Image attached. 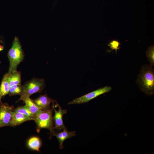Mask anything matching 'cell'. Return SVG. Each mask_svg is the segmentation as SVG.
<instances>
[{"label": "cell", "mask_w": 154, "mask_h": 154, "mask_svg": "<svg viewBox=\"0 0 154 154\" xmlns=\"http://www.w3.org/2000/svg\"><path fill=\"white\" fill-rule=\"evenodd\" d=\"M9 74L6 73L3 76L0 86V104L2 97L8 94L10 86L8 81Z\"/></svg>", "instance_id": "7c38bea8"}, {"label": "cell", "mask_w": 154, "mask_h": 154, "mask_svg": "<svg viewBox=\"0 0 154 154\" xmlns=\"http://www.w3.org/2000/svg\"><path fill=\"white\" fill-rule=\"evenodd\" d=\"M27 145L31 149L39 151L41 145V142L38 137H33L29 139L27 142Z\"/></svg>", "instance_id": "5bb4252c"}, {"label": "cell", "mask_w": 154, "mask_h": 154, "mask_svg": "<svg viewBox=\"0 0 154 154\" xmlns=\"http://www.w3.org/2000/svg\"><path fill=\"white\" fill-rule=\"evenodd\" d=\"M23 92V85L21 84L14 85L10 88L8 95L9 96L21 95Z\"/></svg>", "instance_id": "9a60e30c"}, {"label": "cell", "mask_w": 154, "mask_h": 154, "mask_svg": "<svg viewBox=\"0 0 154 154\" xmlns=\"http://www.w3.org/2000/svg\"><path fill=\"white\" fill-rule=\"evenodd\" d=\"M45 86L44 79L33 78L23 85V92L20 97H30L34 94L41 92Z\"/></svg>", "instance_id": "277c9868"}, {"label": "cell", "mask_w": 154, "mask_h": 154, "mask_svg": "<svg viewBox=\"0 0 154 154\" xmlns=\"http://www.w3.org/2000/svg\"><path fill=\"white\" fill-rule=\"evenodd\" d=\"M56 136L59 142V147L60 149L64 148L63 143L67 139L71 138L76 135V131H75L68 132L67 130H64L60 133L55 132L52 134Z\"/></svg>", "instance_id": "30bf717a"}, {"label": "cell", "mask_w": 154, "mask_h": 154, "mask_svg": "<svg viewBox=\"0 0 154 154\" xmlns=\"http://www.w3.org/2000/svg\"><path fill=\"white\" fill-rule=\"evenodd\" d=\"M149 64H144L141 67L136 83L140 90L148 96L154 93V70Z\"/></svg>", "instance_id": "6da1fadb"}, {"label": "cell", "mask_w": 154, "mask_h": 154, "mask_svg": "<svg viewBox=\"0 0 154 154\" xmlns=\"http://www.w3.org/2000/svg\"><path fill=\"white\" fill-rule=\"evenodd\" d=\"M112 89V88L110 86H105L75 99L69 102L68 104H79L87 102L100 95L110 92Z\"/></svg>", "instance_id": "5b68a950"}, {"label": "cell", "mask_w": 154, "mask_h": 154, "mask_svg": "<svg viewBox=\"0 0 154 154\" xmlns=\"http://www.w3.org/2000/svg\"><path fill=\"white\" fill-rule=\"evenodd\" d=\"M34 119L22 114L13 111L9 126H15L30 120H34Z\"/></svg>", "instance_id": "9c48e42d"}, {"label": "cell", "mask_w": 154, "mask_h": 154, "mask_svg": "<svg viewBox=\"0 0 154 154\" xmlns=\"http://www.w3.org/2000/svg\"><path fill=\"white\" fill-rule=\"evenodd\" d=\"M119 43L118 41L114 40L109 43V46L112 49L115 50L116 52H117V50L119 49Z\"/></svg>", "instance_id": "ac0fdd59"}, {"label": "cell", "mask_w": 154, "mask_h": 154, "mask_svg": "<svg viewBox=\"0 0 154 154\" xmlns=\"http://www.w3.org/2000/svg\"><path fill=\"white\" fill-rule=\"evenodd\" d=\"M20 100L24 102L25 105L35 116L42 110L38 107L30 97H20L17 102Z\"/></svg>", "instance_id": "8fae6325"}, {"label": "cell", "mask_w": 154, "mask_h": 154, "mask_svg": "<svg viewBox=\"0 0 154 154\" xmlns=\"http://www.w3.org/2000/svg\"><path fill=\"white\" fill-rule=\"evenodd\" d=\"M9 74L8 81L10 87L15 85L21 84V74L17 71Z\"/></svg>", "instance_id": "4fadbf2b"}, {"label": "cell", "mask_w": 154, "mask_h": 154, "mask_svg": "<svg viewBox=\"0 0 154 154\" xmlns=\"http://www.w3.org/2000/svg\"><path fill=\"white\" fill-rule=\"evenodd\" d=\"M7 56L9 62L8 73L11 74L17 71L18 66L24 57L21 45L17 37H15L12 46L8 52Z\"/></svg>", "instance_id": "7a4b0ae2"}, {"label": "cell", "mask_w": 154, "mask_h": 154, "mask_svg": "<svg viewBox=\"0 0 154 154\" xmlns=\"http://www.w3.org/2000/svg\"><path fill=\"white\" fill-rule=\"evenodd\" d=\"M33 100L38 107L41 110L50 108V104L54 103L55 101L48 97L46 94L40 95Z\"/></svg>", "instance_id": "ba28073f"}, {"label": "cell", "mask_w": 154, "mask_h": 154, "mask_svg": "<svg viewBox=\"0 0 154 154\" xmlns=\"http://www.w3.org/2000/svg\"><path fill=\"white\" fill-rule=\"evenodd\" d=\"M146 56L149 62V64L154 66V46L152 44L150 46L146 51Z\"/></svg>", "instance_id": "2e32d148"}, {"label": "cell", "mask_w": 154, "mask_h": 154, "mask_svg": "<svg viewBox=\"0 0 154 154\" xmlns=\"http://www.w3.org/2000/svg\"><path fill=\"white\" fill-rule=\"evenodd\" d=\"M14 111L22 114L35 119V116L25 105L24 106L19 107L16 108Z\"/></svg>", "instance_id": "e0dca14e"}, {"label": "cell", "mask_w": 154, "mask_h": 154, "mask_svg": "<svg viewBox=\"0 0 154 154\" xmlns=\"http://www.w3.org/2000/svg\"><path fill=\"white\" fill-rule=\"evenodd\" d=\"M4 48L3 42L0 40V51L2 50Z\"/></svg>", "instance_id": "d6986e66"}, {"label": "cell", "mask_w": 154, "mask_h": 154, "mask_svg": "<svg viewBox=\"0 0 154 154\" xmlns=\"http://www.w3.org/2000/svg\"><path fill=\"white\" fill-rule=\"evenodd\" d=\"M57 104L58 108V110L55 108L53 104L52 106L54 111V114L53 118L54 125V128L59 130H67V129L64 125L62 118L63 115L67 113V110L62 109L58 104Z\"/></svg>", "instance_id": "52a82bcc"}, {"label": "cell", "mask_w": 154, "mask_h": 154, "mask_svg": "<svg viewBox=\"0 0 154 154\" xmlns=\"http://www.w3.org/2000/svg\"><path fill=\"white\" fill-rule=\"evenodd\" d=\"M52 112L53 109L50 108L42 110L35 116L34 120L38 128L47 129L52 134L55 131Z\"/></svg>", "instance_id": "3957f363"}, {"label": "cell", "mask_w": 154, "mask_h": 154, "mask_svg": "<svg viewBox=\"0 0 154 154\" xmlns=\"http://www.w3.org/2000/svg\"><path fill=\"white\" fill-rule=\"evenodd\" d=\"M13 106L6 103L0 104V128L9 126L12 113L14 111Z\"/></svg>", "instance_id": "8992f818"}]
</instances>
